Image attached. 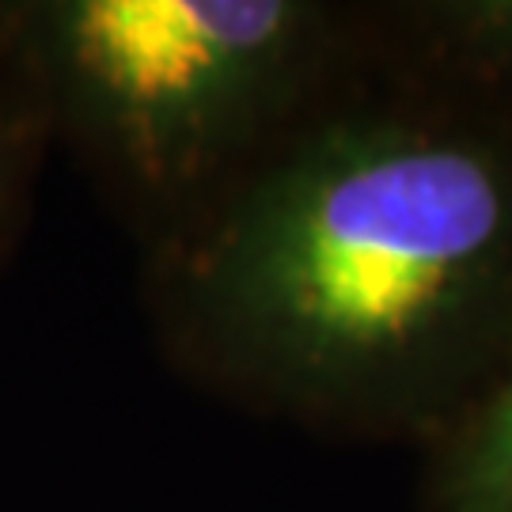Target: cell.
Returning a JSON list of instances; mask_svg holds the SVG:
<instances>
[{
	"label": "cell",
	"mask_w": 512,
	"mask_h": 512,
	"mask_svg": "<svg viewBox=\"0 0 512 512\" xmlns=\"http://www.w3.org/2000/svg\"><path fill=\"white\" fill-rule=\"evenodd\" d=\"M190 384L323 437L425 448L512 349V118L376 65L145 251Z\"/></svg>",
	"instance_id": "obj_1"
},
{
	"label": "cell",
	"mask_w": 512,
	"mask_h": 512,
	"mask_svg": "<svg viewBox=\"0 0 512 512\" xmlns=\"http://www.w3.org/2000/svg\"><path fill=\"white\" fill-rule=\"evenodd\" d=\"M372 65L368 4L19 0L0 76L148 251L236 190Z\"/></svg>",
	"instance_id": "obj_2"
},
{
	"label": "cell",
	"mask_w": 512,
	"mask_h": 512,
	"mask_svg": "<svg viewBox=\"0 0 512 512\" xmlns=\"http://www.w3.org/2000/svg\"><path fill=\"white\" fill-rule=\"evenodd\" d=\"M421 452L425 512H512V349Z\"/></svg>",
	"instance_id": "obj_4"
},
{
	"label": "cell",
	"mask_w": 512,
	"mask_h": 512,
	"mask_svg": "<svg viewBox=\"0 0 512 512\" xmlns=\"http://www.w3.org/2000/svg\"><path fill=\"white\" fill-rule=\"evenodd\" d=\"M380 61L512 118V0L368 4Z\"/></svg>",
	"instance_id": "obj_3"
},
{
	"label": "cell",
	"mask_w": 512,
	"mask_h": 512,
	"mask_svg": "<svg viewBox=\"0 0 512 512\" xmlns=\"http://www.w3.org/2000/svg\"><path fill=\"white\" fill-rule=\"evenodd\" d=\"M16 16L19 0H0V61L8 54V42H12V31H16Z\"/></svg>",
	"instance_id": "obj_6"
},
{
	"label": "cell",
	"mask_w": 512,
	"mask_h": 512,
	"mask_svg": "<svg viewBox=\"0 0 512 512\" xmlns=\"http://www.w3.org/2000/svg\"><path fill=\"white\" fill-rule=\"evenodd\" d=\"M46 152L50 133L38 110L8 76H0V262L12 255L27 228Z\"/></svg>",
	"instance_id": "obj_5"
}]
</instances>
